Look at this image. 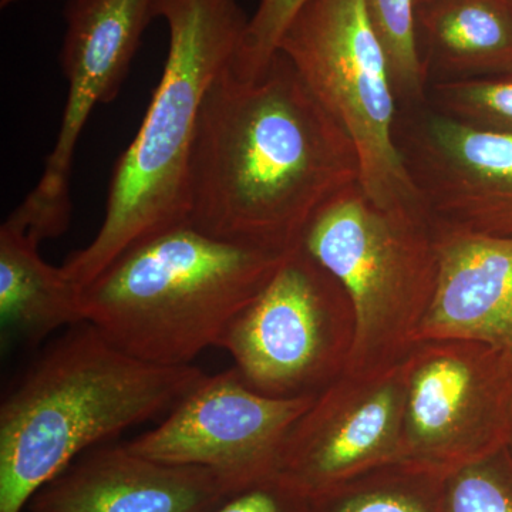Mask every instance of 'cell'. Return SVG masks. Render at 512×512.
I'll return each instance as SVG.
<instances>
[{
  "instance_id": "3957f363",
  "label": "cell",
  "mask_w": 512,
  "mask_h": 512,
  "mask_svg": "<svg viewBox=\"0 0 512 512\" xmlns=\"http://www.w3.org/2000/svg\"><path fill=\"white\" fill-rule=\"evenodd\" d=\"M157 18L170 35L160 82L114 165L99 232L62 266L80 289L138 242L190 224V165L202 104L237 55L249 19L238 0H156Z\"/></svg>"
},
{
  "instance_id": "7c38bea8",
  "label": "cell",
  "mask_w": 512,
  "mask_h": 512,
  "mask_svg": "<svg viewBox=\"0 0 512 512\" xmlns=\"http://www.w3.org/2000/svg\"><path fill=\"white\" fill-rule=\"evenodd\" d=\"M403 363L377 375L345 373L289 430L276 476L303 497L399 463Z\"/></svg>"
},
{
  "instance_id": "9a60e30c",
  "label": "cell",
  "mask_w": 512,
  "mask_h": 512,
  "mask_svg": "<svg viewBox=\"0 0 512 512\" xmlns=\"http://www.w3.org/2000/svg\"><path fill=\"white\" fill-rule=\"evenodd\" d=\"M416 40L430 84L512 73L510 0H423Z\"/></svg>"
},
{
  "instance_id": "8992f818",
  "label": "cell",
  "mask_w": 512,
  "mask_h": 512,
  "mask_svg": "<svg viewBox=\"0 0 512 512\" xmlns=\"http://www.w3.org/2000/svg\"><path fill=\"white\" fill-rule=\"evenodd\" d=\"M278 52L352 138L367 197L387 208L424 205L397 147L399 103L366 0H308Z\"/></svg>"
},
{
  "instance_id": "5b68a950",
  "label": "cell",
  "mask_w": 512,
  "mask_h": 512,
  "mask_svg": "<svg viewBox=\"0 0 512 512\" xmlns=\"http://www.w3.org/2000/svg\"><path fill=\"white\" fill-rule=\"evenodd\" d=\"M301 248L352 302L356 332L346 373L377 375L402 365L439 279L437 224L429 210L380 207L356 184L315 215Z\"/></svg>"
},
{
  "instance_id": "4fadbf2b",
  "label": "cell",
  "mask_w": 512,
  "mask_h": 512,
  "mask_svg": "<svg viewBox=\"0 0 512 512\" xmlns=\"http://www.w3.org/2000/svg\"><path fill=\"white\" fill-rule=\"evenodd\" d=\"M232 494L215 471L161 463L120 444L77 458L29 505L30 512H210Z\"/></svg>"
},
{
  "instance_id": "ac0fdd59",
  "label": "cell",
  "mask_w": 512,
  "mask_h": 512,
  "mask_svg": "<svg viewBox=\"0 0 512 512\" xmlns=\"http://www.w3.org/2000/svg\"><path fill=\"white\" fill-rule=\"evenodd\" d=\"M389 63L399 109L426 106L429 77L416 40L417 0H366Z\"/></svg>"
},
{
  "instance_id": "ffe728a7",
  "label": "cell",
  "mask_w": 512,
  "mask_h": 512,
  "mask_svg": "<svg viewBox=\"0 0 512 512\" xmlns=\"http://www.w3.org/2000/svg\"><path fill=\"white\" fill-rule=\"evenodd\" d=\"M446 512H512V458L507 448L444 477Z\"/></svg>"
},
{
  "instance_id": "6da1fadb",
  "label": "cell",
  "mask_w": 512,
  "mask_h": 512,
  "mask_svg": "<svg viewBox=\"0 0 512 512\" xmlns=\"http://www.w3.org/2000/svg\"><path fill=\"white\" fill-rule=\"evenodd\" d=\"M228 67L202 104L188 222L212 237L288 254L329 201L359 184V156L281 52L248 82Z\"/></svg>"
},
{
  "instance_id": "277c9868",
  "label": "cell",
  "mask_w": 512,
  "mask_h": 512,
  "mask_svg": "<svg viewBox=\"0 0 512 512\" xmlns=\"http://www.w3.org/2000/svg\"><path fill=\"white\" fill-rule=\"evenodd\" d=\"M288 254L178 225L127 249L82 289L84 320L136 359L191 365L218 348Z\"/></svg>"
},
{
  "instance_id": "d6986e66",
  "label": "cell",
  "mask_w": 512,
  "mask_h": 512,
  "mask_svg": "<svg viewBox=\"0 0 512 512\" xmlns=\"http://www.w3.org/2000/svg\"><path fill=\"white\" fill-rule=\"evenodd\" d=\"M427 104L467 126L512 136V73L433 82Z\"/></svg>"
},
{
  "instance_id": "cb8c5ba5",
  "label": "cell",
  "mask_w": 512,
  "mask_h": 512,
  "mask_svg": "<svg viewBox=\"0 0 512 512\" xmlns=\"http://www.w3.org/2000/svg\"><path fill=\"white\" fill-rule=\"evenodd\" d=\"M507 451H508V454H510V456L512 458V437H511L510 443H508Z\"/></svg>"
},
{
  "instance_id": "7402d4cb",
  "label": "cell",
  "mask_w": 512,
  "mask_h": 512,
  "mask_svg": "<svg viewBox=\"0 0 512 512\" xmlns=\"http://www.w3.org/2000/svg\"><path fill=\"white\" fill-rule=\"evenodd\" d=\"M305 497L281 478L272 477L229 495L210 512H303Z\"/></svg>"
},
{
  "instance_id": "52a82bcc",
  "label": "cell",
  "mask_w": 512,
  "mask_h": 512,
  "mask_svg": "<svg viewBox=\"0 0 512 512\" xmlns=\"http://www.w3.org/2000/svg\"><path fill=\"white\" fill-rule=\"evenodd\" d=\"M355 332L345 288L299 245L232 320L218 348L256 392L316 396L348 372Z\"/></svg>"
},
{
  "instance_id": "9c48e42d",
  "label": "cell",
  "mask_w": 512,
  "mask_h": 512,
  "mask_svg": "<svg viewBox=\"0 0 512 512\" xmlns=\"http://www.w3.org/2000/svg\"><path fill=\"white\" fill-rule=\"evenodd\" d=\"M60 63L67 80L63 119L39 183L10 214L37 241L69 227L70 177L77 144L93 110L119 94L156 0H70Z\"/></svg>"
},
{
  "instance_id": "8fae6325",
  "label": "cell",
  "mask_w": 512,
  "mask_h": 512,
  "mask_svg": "<svg viewBox=\"0 0 512 512\" xmlns=\"http://www.w3.org/2000/svg\"><path fill=\"white\" fill-rule=\"evenodd\" d=\"M396 143L434 220L512 237V136L467 126L426 104L399 109Z\"/></svg>"
},
{
  "instance_id": "7a4b0ae2",
  "label": "cell",
  "mask_w": 512,
  "mask_h": 512,
  "mask_svg": "<svg viewBox=\"0 0 512 512\" xmlns=\"http://www.w3.org/2000/svg\"><path fill=\"white\" fill-rule=\"evenodd\" d=\"M205 376L127 355L90 323L72 326L0 406V512H22L90 448L173 409Z\"/></svg>"
},
{
  "instance_id": "30bf717a",
  "label": "cell",
  "mask_w": 512,
  "mask_h": 512,
  "mask_svg": "<svg viewBox=\"0 0 512 512\" xmlns=\"http://www.w3.org/2000/svg\"><path fill=\"white\" fill-rule=\"evenodd\" d=\"M316 396H266L232 367L205 376L163 423L126 446L161 463L208 468L238 493L276 476L289 430Z\"/></svg>"
},
{
  "instance_id": "44dd1931",
  "label": "cell",
  "mask_w": 512,
  "mask_h": 512,
  "mask_svg": "<svg viewBox=\"0 0 512 512\" xmlns=\"http://www.w3.org/2000/svg\"><path fill=\"white\" fill-rule=\"evenodd\" d=\"M306 2L308 0H259L228 72L244 82L261 76L278 53L286 29Z\"/></svg>"
},
{
  "instance_id": "2e32d148",
  "label": "cell",
  "mask_w": 512,
  "mask_h": 512,
  "mask_svg": "<svg viewBox=\"0 0 512 512\" xmlns=\"http://www.w3.org/2000/svg\"><path fill=\"white\" fill-rule=\"evenodd\" d=\"M25 232L0 227V319L3 332L25 342H42L57 329L84 320L82 289L62 266L47 264Z\"/></svg>"
},
{
  "instance_id": "d4e9b609",
  "label": "cell",
  "mask_w": 512,
  "mask_h": 512,
  "mask_svg": "<svg viewBox=\"0 0 512 512\" xmlns=\"http://www.w3.org/2000/svg\"><path fill=\"white\" fill-rule=\"evenodd\" d=\"M419 2H423V0H417V3H419Z\"/></svg>"
},
{
  "instance_id": "ba28073f",
  "label": "cell",
  "mask_w": 512,
  "mask_h": 512,
  "mask_svg": "<svg viewBox=\"0 0 512 512\" xmlns=\"http://www.w3.org/2000/svg\"><path fill=\"white\" fill-rule=\"evenodd\" d=\"M403 377L399 463L447 477L507 448L510 353L474 340H421Z\"/></svg>"
},
{
  "instance_id": "484cf974",
  "label": "cell",
  "mask_w": 512,
  "mask_h": 512,
  "mask_svg": "<svg viewBox=\"0 0 512 512\" xmlns=\"http://www.w3.org/2000/svg\"><path fill=\"white\" fill-rule=\"evenodd\" d=\"M511 6H512V0H510Z\"/></svg>"
},
{
  "instance_id": "e0dca14e",
  "label": "cell",
  "mask_w": 512,
  "mask_h": 512,
  "mask_svg": "<svg viewBox=\"0 0 512 512\" xmlns=\"http://www.w3.org/2000/svg\"><path fill=\"white\" fill-rule=\"evenodd\" d=\"M303 512H446L444 477L389 464L305 497Z\"/></svg>"
},
{
  "instance_id": "5bb4252c",
  "label": "cell",
  "mask_w": 512,
  "mask_h": 512,
  "mask_svg": "<svg viewBox=\"0 0 512 512\" xmlns=\"http://www.w3.org/2000/svg\"><path fill=\"white\" fill-rule=\"evenodd\" d=\"M436 224L439 279L416 343L474 340L512 355V237Z\"/></svg>"
},
{
  "instance_id": "603a6c76",
  "label": "cell",
  "mask_w": 512,
  "mask_h": 512,
  "mask_svg": "<svg viewBox=\"0 0 512 512\" xmlns=\"http://www.w3.org/2000/svg\"><path fill=\"white\" fill-rule=\"evenodd\" d=\"M19 2V0H0V6L3 9L8 8V6L13 5V3Z\"/></svg>"
}]
</instances>
